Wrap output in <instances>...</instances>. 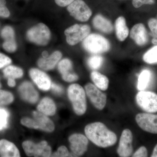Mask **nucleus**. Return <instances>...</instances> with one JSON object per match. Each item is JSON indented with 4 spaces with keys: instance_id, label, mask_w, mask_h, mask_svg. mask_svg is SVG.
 <instances>
[{
    "instance_id": "f257e3e1",
    "label": "nucleus",
    "mask_w": 157,
    "mask_h": 157,
    "mask_svg": "<svg viewBox=\"0 0 157 157\" xmlns=\"http://www.w3.org/2000/svg\"><path fill=\"white\" fill-rule=\"evenodd\" d=\"M85 133L87 138L94 144L102 148L112 146L117 141L115 133L100 122L87 125L85 128Z\"/></svg>"
},
{
    "instance_id": "f03ea898",
    "label": "nucleus",
    "mask_w": 157,
    "mask_h": 157,
    "mask_svg": "<svg viewBox=\"0 0 157 157\" xmlns=\"http://www.w3.org/2000/svg\"><path fill=\"white\" fill-rule=\"evenodd\" d=\"M68 96L75 113L79 116L84 114L86 110V102L83 88L78 84L71 85L68 89Z\"/></svg>"
},
{
    "instance_id": "7ed1b4c3",
    "label": "nucleus",
    "mask_w": 157,
    "mask_h": 157,
    "mask_svg": "<svg viewBox=\"0 0 157 157\" xmlns=\"http://www.w3.org/2000/svg\"><path fill=\"white\" fill-rule=\"evenodd\" d=\"M82 41L83 48L88 52L94 54L107 52L110 48L109 41L99 34H90Z\"/></svg>"
},
{
    "instance_id": "20e7f679",
    "label": "nucleus",
    "mask_w": 157,
    "mask_h": 157,
    "mask_svg": "<svg viewBox=\"0 0 157 157\" xmlns=\"http://www.w3.org/2000/svg\"><path fill=\"white\" fill-rule=\"evenodd\" d=\"M27 37L29 41L37 45H45L50 40V31L45 24L39 23L28 31Z\"/></svg>"
},
{
    "instance_id": "39448f33",
    "label": "nucleus",
    "mask_w": 157,
    "mask_h": 157,
    "mask_svg": "<svg viewBox=\"0 0 157 157\" xmlns=\"http://www.w3.org/2000/svg\"><path fill=\"white\" fill-rule=\"evenodd\" d=\"M90 33V28L87 25L75 24L65 31L67 41L69 45H74L83 41Z\"/></svg>"
},
{
    "instance_id": "423d86ee",
    "label": "nucleus",
    "mask_w": 157,
    "mask_h": 157,
    "mask_svg": "<svg viewBox=\"0 0 157 157\" xmlns=\"http://www.w3.org/2000/svg\"><path fill=\"white\" fill-rule=\"evenodd\" d=\"M136 101L144 111L149 113L157 112V94L155 93L140 91L136 95Z\"/></svg>"
},
{
    "instance_id": "0eeeda50",
    "label": "nucleus",
    "mask_w": 157,
    "mask_h": 157,
    "mask_svg": "<svg viewBox=\"0 0 157 157\" xmlns=\"http://www.w3.org/2000/svg\"><path fill=\"white\" fill-rule=\"evenodd\" d=\"M22 147L27 155L29 157H49L51 155V148L46 141L35 144L29 140L22 143Z\"/></svg>"
},
{
    "instance_id": "6e6552de",
    "label": "nucleus",
    "mask_w": 157,
    "mask_h": 157,
    "mask_svg": "<svg viewBox=\"0 0 157 157\" xmlns=\"http://www.w3.org/2000/svg\"><path fill=\"white\" fill-rule=\"evenodd\" d=\"M70 15L79 21H86L92 14L91 10L82 0H75L68 6Z\"/></svg>"
},
{
    "instance_id": "1a4fd4ad",
    "label": "nucleus",
    "mask_w": 157,
    "mask_h": 157,
    "mask_svg": "<svg viewBox=\"0 0 157 157\" xmlns=\"http://www.w3.org/2000/svg\"><path fill=\"white\" fill-rule=\"evenodd\" d=\"M86 95L94 107L98 110H102L107 103V96L96 86L91 83L85 86Z\"/></svg>"
},
{
    "instance_id": "9d476101",
    "label": "nucleus",
    "mask_w": 157,
    "mask_h": 157,
    "mask_svg": "<svg viewBox=\"0 0 157 157\" xmlns=\"http://www.w3.org/2000/svg\"><path fill=\"white\" fill-rule=\"evenodd\" d=\"M136 122L140 128L145 132L157 134V115L148 113H138L136 115Z\"/></svg>"
},
{
    "instance_id": "9b49d317",
    "label": "nucleus",
    "mask_w": 157,
    "mask_h": 157,
    "mask_svg": "<svg viewBox=\"0 0 157 157\" xmlns=\"http://www.w3.org/2000/svg\"><path fill=\"white\" fill-rule=\"evenodd\" d=\"M133 135L131 130L126 129L123 131L117 149V153L119 156H131L133 152Z\"/></svg>"
},
{
    "instance_id": "f8f14e48",
    "label": "nucleus",
    "mask_w": 157,
    "mask_h": 157,
    "mask_svg": "<svg viewBox=\"0 0 157 157\" xmlns=\"http://www.w3.org/2000/svg\"><path fill=\"white\" fill-rule=\"evenodd\" d=\"M70 147L76 156H81L87 151L89 141L87 137L80 134H75L69 137Z\"/></svg>"
},
{
    "instance_id": "ddd939ff",
    "label": "nucleus",
    "mask_w": 157,
    "mask_h": 157,
    "mask_svg": "<svg viewBox=\"0 0 157 157\" xmlns=\"http://www.w3.org/2000/svg\"><path fill=\"white\" fill-rule=\"evenodd\" d=\"M1 36L4 40L3 48L10 53L14 52L17 49V45L13 29L10 26H6L1 31Z\"/></svg>"
},
{
    "instance_id": "4468645a",
    "label": "nucleus",
    "mask_w": 157,
    "mask_h": 157,
    "mask_svg": "<svg viewBox=\"0 0 157 157\" xmlns=\"http://www.w3.org/2000/svg\"><path fill=\"white\" fill-rule=\"evenodd\" d=\"M29 74L33 81L40 89L46 91L50 88L51 80L46 73L38 69H32L30 70Z\"/></svg>"
},
{
    "instance_id": "2eb2a0df",
    "label": "nucleus",
    "mask_w": 157,
    "mask_h": 157,
    "mask_svg": "<svg viewBox=\"0 0 157 157\" xmlns=\"http://www.w3.org/2000/svg\"><path fill=\"white\" fill-rule=\"evenodd\" d=\"M130 37L139 46L145 45L148 42L147 31L142 23L137 24L133 27L130 32Z\"/></svg>"
},
{
    "instance_id": "dca6fc26",
    "label": "nucleus",
    "mask_w": 157,
    "mask_h": 157,
    "mask_svg": "<svg viewBox=\"0 0 157 157\" xmlns=\"http://www.w3.org/2000/svg\"><path fill=\"white\" fill-rule=\"evenodd\" d=\"M58 69L65 81L72 82L78 79L77 74L73 72V64L70 60L64 59L59 62Z\"/></svg>"
},
{
    "instance_id": "f3484780",
    "label": "nucleus",
    "mask_w": 157,
    "mask_h": 157,
    "mask_svg": "<svg viewBox=\"0 0 157 157\" xmlns=\"http://www.w3.org/2000/svg\"><path fill=\"white\" fill-rule=\"evenodd\" d=\"M18 91L21 97L29 103H36L39 99V94L34 88L33 86L29 82H25L20 86Z\"/></svg>"
},
{
    "instance_id": "a211bd4d",
    "label": "nucleus",
    "mask_w": 157,
    "mask_h": 157,
    "mask_svg": "<svg viewBox=\"0 0 157 157\" xmlns=\"http://www.w3.org/2000/svg\"><path fill=\"white\" fill-rule=\"evenodd\" d=\"M0 156L19 157L20 154L14 143L6 139H2L0 140Z\"/></svg>"
},
{
    "instance_id": "6ab92c4d",
    "label": "nucleus",
    "mask_w": 157,
    "mask_h": 157,
    "mask_svg": "<svg viewBox=\"0 0 157 157\" xmlns=\"http://www.w3.org/2000/svg\"><path fill=\"white\" fill-rule=\"evenodd\" d=\"M61 52L59 51L54 52L50 56L44 57L39 59L38 62V66L41 69L45 70H48L53 69L58 62L61 59Z\"/></svg>"
},
{
    "instance_id": "aec40b11",
    "label": "nucleus",
    "mask_w": 157,
    "mask_h": 157,
    "mask_svg": "<svg viewBox=\"0 0 157 157\" xmlns=\"http://www.w3.org/2000/svg\"><path fill=\"white\" fill-rule=\"evenodd\" d=\"M93 24L95 28L105 33L110 34L113 31V26L110 21L101 14L95 16Z\"/></svg>"
},
{
    "instance_id": "412c9836",
    "label": "nucleus",
    "mask_w": 157,
    "mask_h": 157,
    "mask_svg": "<svg viewBox=\"0 0 157 157\" xmlns=\"http://www.w3.org/2000/svg\"><path fill=\"white\" fill-rule=\"evenodd\" d=\"M33 115L34 119L37 122L39 129L46 132H53L55 128L54 124L49 118L39 111H34Z\"/></svg>"
},
{
    "instance_id": "4be33fe9",
    "label": "nucleus",
    "mask_w": 157,
    "mask_h": 157,
    "mask_svg": "<svg viewBox=\"0 0 157 157\" xmlns=\"http://www.w3.org/2000/svg\"><path fill=\"white\" fill-rule=\"evenodd\" d=\"M115 29L117 39L121 42L124 41L129 35V29L124 17H118L115 21Z\"/></svg>"
},
{
    "instance_id": "5701e85b",
    "label": "nucleus",
    "mask_w": 157,
    "mask_h": 157,
    "mask_svg": "<svg viewBox=\"0 0 157 157\" xmlns=\"http://www.w3.org/2000/svg\"><path fill=\"white\" fill-rule=\"evenodd\" d=\"M37 109L38 111L45 115L53 116L56 112V106L51 99L45 98L42 99L38 105Z\"/></svg>"
},
{
    "instance_id": "b1692460",
    "label": "nucleus",
    "mask_w": 157,
    "mask_h": 157,
    "mask_svg": "<svg viewBox=\"0 0 157 157\" xmlns=\"http://www.w3.org/2000/svg\"><path fill=\"white\" fill-rule=\"evenodd\" d=\"M90 76L95 85L98 88L103 91L107 89L109 81L107 76L97 71L92 72Z\"/></svg>"
},
{
    "instance_id": "393cba45",
    "label": "nucleus",
    "mask_w": 157,
    "mask_h": 157,
    "mask_svg": "<svg viewBox=\"0 0 157 157\" xmlns=\"http://www.w3.org/2000/svg\"><path fill=\"white\" fill-rule=\"evenodd\" d=\"M152 79V74L148 70H143L139 75L137 83V89L144 91L148 87Z\"/></svg>"
},
{
    "instance_id": "a878e982",
    "label": "nucleus",
    "mask_w": 157,
    "mask_h": 157,
    "mask_svg": "<svg viewBox=\"0 0 157 157\" xmlns=\"http://www.w3.org/2000/svg\"><path fill=\"white\" fill-rule=\"evenodd\" d=\"M3 73L6 78L14 79L21 78L23 75V70L21 68L13 65H9L6 67Z\"/></svg>"
},
{
    "instance_id": "bb28decb",
    "label": "nucleus",
    "mask_w": 157,
    "mask_h": 157,
    "mask_svg": "<svg viewBox=\"0 0 157 157\" xmlns=\"http://www.w3.org/2000/svg\"><path fill=\"white\" fill-rule=\"evenodd\" d=\"M143 60L150 64L157 63V45L149 49L144 55Z\"/></svg>"
},
{
    "instance_id": "cd10ccee",
    "label": "nucleus",
    "mask_w": 157,
    "mask_h": 157,
    "mask_svg": "<svg viewBox=\"0 0 157 157\" xmlns=\"http://www.w3.org/2000/svg\"><path fill=\"white\" fill-rule=\"evenodd\" d=\"M104 59L100 56L95 55L90 57L87 60L88 66L92 70L100 69L103 64Z\"/></svg>"
},
{
    "instance_id": "c85d7f7f",
    "label": "nucleus",
    "mask_w": 157,
    "mask_h": 157,
    "mask_svg": "<svg viewBox=\"0 0 157 157\" xmlns=\"http://www.w3.org/2000/svg\"><path fill=\"white\" fill-rule=\"evenodd\" d=\"M14 100V96L11 92L0 90V106L9 105Z\"/></svg>"
},
{
    "instance_id": "c756f323",
    "label": "nucleus",
    "mask_w": 157,
    "mask_h": 157,
    "mask_svg": "<svg viewBox=\"0 0 157 157\" xmlns=\"http://www.w3.org/2000/svg\"><path fill=\"white\" fill-rule=\"evenodd\" d=\"M9 116V112L7 110L3 108H0V131L7 127Z\"/></svg>"
},
{
    "instance_id": "7c9ffc66",
    "label": "nucleus",
    "mask_w": 157,
    "mask_h": 157,
    "mask_svg": "<svg viewBox=\"0 0 157 157\" xmlns=\"http://www.w3.org/2000/svg\"><path fill=\"white\" fill-rule=\"evenodd\" d=\"M21 124L25 126L30 128L39 129L38 124L35 119L29 118H24L21 121Z\"/></svg>"
},
{
    "instance_id": "2f4dec72",
    "label": "nucleus",
    "mask_w": 157,
    "mask_h": 157,
    "mask_svg": "<svg viewBox=\"0 0 157 157\" xmlns=\"http://www.w3.org/2000/svg\"><path fill=\"white\" fill-rule=\"evenodd\" d=\"M10 15V11L6 6V0H0V17L7 18Z\"/></svg>"
},
{
    "instance_id": "473e14b6",
    "label": "nucleus",
    "mask_w": 157,
    "mask_h": 157,
    "mask_svg": "<svg viewBox=\"0 0 157 157\" xmlns=\"http://www.w3.org/2000/svg\"><path fill=\"white\" fill-rule=\"evenodd\" d=\"M12 60L9 56L0 53V69H2L11 64Z\"/></svg>"
},
{
    "instance_id": "72a5a7b5",
    "label": "nucleus",
    "mask_w": 157,
    "mask_h": 157,
    "mask_svg": "<svg viewBox=\"0 0 157 157\" xmlns=\"http://www.w3.org/2000/svg\"><path fill=\"white\" fill-rule=\"evenodd\" d=\"M155 0H133L132 4L135 8H139L144 5H153Z\"/></svg>"
},
{
    "instance_id": "f704fd0d",
    "label": "nucleus",
    "mask_w": 157,
    "mask_h": 157,
    "mask_svg": "<svg viewBox=\"0 0 157 157\" xmlns=\"http://www.w3.org/2000/svg\"><path fill=\"white\" fill-rule=\"evenodd\" d=\"M69 155V152L66 147L62 146L60 147L57 151L55 152L52 155V157H68Z\"/></svg>"
},
{
    "instance_id": "c9c22d12",
    "label": "nucleus",
    "mask_w": 157,
    "mask_h": 157,
    "mask_svg": "<svg viewBox=\"0 0 157 157\" xmlns=\"http://www.w3.org/2000/svg\"><path fill=\"white\" fill-rule=\"evenodd\" d=\"M148 25L151 33L157 35V19L152 18L148 21Z\"/></svg>"
},
{
    "instance_id": "e433bc0d",
    "label": "nucleus",
    "mask_w": 157,
    "mask_h": 157,
    "mask_svg": "<svg viewBox=\"0 0 157 157\" xmlns=\"http://www.w3.org/2000/svg\"><path fill=\"white\" fill-rule=\"evenodd\" d=\"M132 156L134 157H146L147 156V149L145 147L142 146L135 152Z\"/></svg>"
},
{
    "instance_id": "4c0bfd02",
    "label": "nucleus",
    "mask_w": 157,
    "mask_h": 157,
    "mask_svg": "<svg viewBox=\"0 0 157 157\" xmlns=\"http://www.w3.org/2000/svg\"><path fill=\"white\" fill-rule=\"evenodd\" d=\"M75 0H55L58 6L60 7H66L71 4Z\"/></svg>"
},
{
    "instance_id": "58836bf2",
    "label": "nucleus",
    "mask_w": 157,
    "mask_h": 157,
    "mask_svg": "<svg viewBox=\"0 0 157 157\" xmlns=\"http://www.w3.org/2000/svg\"><path fill=\"white\" fill-rule=\"evenodd\" d=\"M51 87L52 89V90L55 93H56L57 94H61L63 92V89L61 86H60L58 85L55 83H52V84Z\"/></svg>"
},
{
    "instance_id": "ea45409f",
    "label": "nucleus",
    "mask_w": 157,
    "mask_h": 157,
    "mask_svg": "<svg viewBox=\"0 0 157 157\" xmlns=\"http://www.w3.org/2000/svg\"><path fill=\"white\" fill-rule=\"evenodd\" d=\"M8 84L10 87H13L15 86L16 85L15 80L14 78H8Z\"/></svg>"
},
{
    "instance_id": "a19ab883",
    "label": "nucleus",
    "mask_w": 157,
    "mask_h": 157,
    "mask_svg": "<svg viewBox=\"0 0 157 157\" xmlns=\"http://www.w3.org/2000/svg\"><path fill=\"white\" fill-rule=\"evenodd\" d=\"M151 35L153 37L151 41L152 43L155 45H157V35H154L152 33L151 34Z\"/></svg>"
},
{
    "instance_id": "79ce46f5",
    "label": "nucleus",
    "mask_w": 157,
    "mask_h": 157,
    "mask_svg": "<svg viewBox=\"0 0 157 157\" xmlns=\"http://www.w3.org/2000/svg\"><path fill=\"white\" fill-rule=\"evenodd\" d=\"M151 157H157V144L154 149L153 151Z\"/></svg>"
},
{
    "instance_id": "37998d69",
    "label": "nucleus",
    "mask_w": 157,
    "mask_h": 157,
    "mask_svg": "<svg viewBox=\"0 0 157 157\" xmlns=\"http://www.w3.org/2000/svg\"><path fill=\"white\" fill-rule=\"evenodd\" d=\"M2 87V83H1V82H0V89Z\"/></svg>"
}]
</instances>
